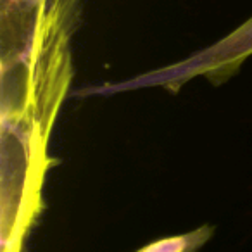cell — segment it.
Masks as SVG:
<instances>
[{"label":"cell","instance_id":"cell-1","mask_svg":"<svg viewBox=\"0 0 252 252\" xmlns=\"http://www.w3.org/2000/svg\"><path fill=\"white\" fill-rule=\"evenodd\" d=\"M83 0H0V195L43 199L49 140L73 81Z\"/></svg>","mask_w":252,"mask_h":252},{"label":"cell","instance_id":"cell-2","mask_svg":"<svg viewBox=\"0 0 252 252\" xmlns=\"http://www.w3.org/2000/svg\"><path fill=\"white\" fill-rule=\"evenodd\" d=\"M251 56L252 16L213 45L204 47L178 63L137 74L130 80L92 85L78 90L74 97H111L116 94L144 90V88H162L169 94H178L189 81L195 78H206L213 87H220L238 74L242 64Z\"/></svg>","mask_w":252,"mask_h":252},{"label":"cell","instance_id":"cell-3","mask_svg":"<svg viewBox=\"0 0 252 252\" xmlns=\"http://www.w3.org/2000/svg\"><path fill=\"white\" fill-rule=\"evenodd\" d=\"M214 231L216 228L213 224H202L187 233L169 235L152 240L151 244L144 245L135 252H197L213 238Z\"/></svg>","mask_w":252,"mask_h":252}]
</instances>
